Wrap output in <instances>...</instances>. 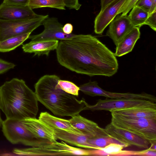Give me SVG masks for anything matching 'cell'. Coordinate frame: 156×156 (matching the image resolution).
I'll return each mask as SVG.
<instances>
[{
    "instance_id": "836d02e7",
    "label": "cell",
    "mask_w": 156,
    "mask_h": 156,
    "mask_svg": "<svg viewBox=\"0 0 156 156\" xmlns=\"http://www.w3.org/2000/svg\"><path fill=\"white\" fill-rule=\"evenodd\" d=\"M90 156H107L103 150L99 149H89Z\"/></svg>"
},
{
    "instance_id": "8d00e7d4",
    "label": "cell",
    "mask_w": 156,
    "mask_h": 156,
    "mask_svg": "<svg viewBox=\"0 0 156 156\" xmlns=\"http://www.w3.org/2000/svg\"><path fill=\"white\" fill-rule=\"evenodd\" d=\"M113 0H100L101 9H103L105 6Z\"/></svg>"
},
{
    "instance_id": "484cf974",
    "label": "cell",
    "mask_w": 156,
    "mask_h": 156,
    "mask_svg": "<svg viewBox=\"0 0 156 156\" xmlns=\"http://www.w3.org/2000/svg\"><path fill=\"white\" fill-rule=\"evenodd\" d=\"M57 85L60 88L66 93L75 96H78L79 87L73 82L60 79L58 80Z\"/></svg>"
},
{
    "instance_id": "9c48e42d",
    "label": "cell",
    "mask_w": 156,
    "mask_h": 156,
    "mask_svg": "<svg viewBox=\"0 0 156 156\" xmlns=\"http://www.w3.org/2000/svg\"><path fill=\"white\" fill-rule=\"evenodd\" d=\"M80 90L85 94L92 97L102 96L111 99L122 98L144 99L156 102V98L154 95L145 93L140 94L111 92L104 90L98 85L96 81H90L80 85Z\"/></svg>"
},
{
    "instance_id": "ffe728a7",
    "label": "cell",
    "mask_w": 156,
    "mask_h": 156,
    "mask_svg": "<svg viewBox=\"0 0 156 156\" xmlns=\"http://www.w3.org/2000/svg\"><path fill=\"white\" fill-rule=\"evenodd\" d=\"M140 28L134 27L119 41L116 45L115 54L120 57L131 52L137 40L140 38Z\"/></svg>"
},
{
    "instance_id": "5bb4252c",
    "label": "cell",
    "mask_w": 156,
    "mask_h": 156,
    "mask_svg": "<svg viewBox=\"0 0 156 156\" xmlns=\"http://www.w3.org/2000/svg\"><path fill=\"white\" fill-rule=\"evenodd\" d=\"M106 33L116 46L120 40L134 27L127 15H118L109 24Z\"/></svg>"
},
{
    "instance_id": "7c38bea8",
    "label": "cell",
    "mask_w": 156,
    "mask_h": 156,
    "mask_svg": "<svg viewBox=\"0 0 156 156\" xmlns=\"http://www.w3.org/2000/svg\"><path fill=\"white\" fill-rule=\"evenodd\" d=\"M105 129L111 137L127 147L133 145L147 149L150 146V143L148 140L126 130L115 127L111 123Z\"/></svg>"
},
{
    "instance_id": "5b68a950",
    "label": "cell",
    "mask_w": 156,
    "mask_h": 156,
    "mask_svg": "<svg viewBox=\"0 0 156 156\" xmlns=\"http://www.w3.org/2000/svg\"><path fill=\"white\" fill-rule=\"evenodd\" d=\"M111 123L149 141H156V119L132 118L111 113Z\"/></svg>"
},
{
    "instance_id": "8992f818",
    "label": "cell",
    "mask_w": 156,
    "mask_h": 156,
    "mask_svg": "<svg viewBox=\"0 0 156 156\" xmlns=\"http://www.w3.org/2000/svg\"><path fill=\"white\" fill-rule=\"evenodd\" d=\"M48 15H41L28 19L9 20L0 19V41L9 38L30 33L42 25Z\"/></svg>"
},
{
    "instance_id": "74e56055",
    "label": "cell",
    "mask_w": 156,
    "mask_h": 156,
    "mask_svg": "<svg viewBox=\"0 0 156 156\" xmlns=\"http://www.w3.org/2000/svg\"><path fill=\"white\" fill-rule=\"evenodd\" d=\"M150 143V147L148 148V149L151 150L156 151V141L151 142Z\"/></svg>"
},
{
    "instance_id": "f35d334b",
    "label": "cell",
    "mask_w": 156,
    "mask_h": 156,
    "mask_svg": "<svg viewBox=\"0 0 156 156\" xmlns=\"http://www.w3.org/2000/svg\"><path fill=\"white\" fill-rule=\"evenodd\" d=\"M3 121L1 118L0 114V127L2 126V124Z\"/></svg>"
},
{
    "instance_id": "e0dca14e",
    "label": "cell",
    "mask_w": 156,
    "mask_h": 156,
    "mask_svg": "<svg viewBox=\"0 0 156 156\" xmlns=\"http://www.w3.org/2000/svg\"><path fill=\"white\" fill-rule=\"evenodd\" d=\"M26 127L37 138L48 140L52 142L57 140L52 129L40 120L35 118H27L22 120Z\"/></svg>"
},
{
    "instance_id": "44dd1931",
    "label": "cell",
    "mask_w": 156,
    "mask_h": 156,
    "mask_svg": "<svg viewBox=\"0 0 156 156\" xmlns=\"http://www.w3.org/2000/svg\"><path fill=\"white\" fill-rule=\"evenodd\" d=\"M38 119L51 128L64 130L77 134H85L74 127L69 120L56 117L47 112H41Z\"/></svg>"
},
{
    "instance_id": "9a60e30c",
    "label": "cell",
    "mask_w": 156,
    "mask_h": 156,
    "mask_svg": "<svg viewBox=\"0 0 156 156\" xmlns=\"http://www.w3.org/2000/svg\"><path fill=\"white\" fill-rule=\"evenodd\" d=\"M69 121L74 127L85 135L92 137H100L110 136L105 129L99 127L98 124L79 115L72 117Z\"/></svg>"
},
{
    "instance_id": "52a82bcc",
    "label": "cell",
    "mask_w": 156,
    "mask_h": 156,
    "mask_svg": "<svg viewBox=\"0 0 156 156\" xmlns=\"http://www.w3.org/2000/svg\"><path fill=\"white\" fill-rule=\"evenodd\" d=\"M156 107V102L151 101L137 98H124L99 99L93 105L86 103L85 110L110 111L135 107Z\"/></svg>"
},
{
    "instance_id": "f1b7e54d",
    "label": "cell",
    "mask_w": 156,
    "mask_h": 156,
    "mask_svg": "<svg viewBox=\"0 0 156 156\" xmlns=\"http://www.w3.org/2000/svg\"><path fill=\"white\" fill-rule=\"evenodd\" d=\"M144 25L149 26L153 30L156 31V9L149 15Z\"/></svg>"
},
{
    "instance_id": "cb8c5ba5",
    "label": "cell",
    "mask_w": 156,
    "mask_h": 156,
    "mask_svg": "<svg viewBox=\"0 0 156 156\" xmlns=\"http://www.w3.org/2000/svg\"><path fill=\"white\" fill-rule=\"evenodd\" d=\"M131 9L128 17L134 27L140 28L144 25L149 16L148 13L135 5Z\"/></svg>"
},
{
    "instance_id": "4dcf8cb0",
    "label": "cell",
    "mask_w": 156,
    "mask_h": 156,
    "mask_svg": "<svg viewBox=\"0 0 156 156\" xmlns=\"http://www.w3.org/2000/svg\"><path fill=\"white\" fill-rule=\"evenodd\" d=\"M153 0H138L135 5L147 12L149 14Z\"/></svg>"
},
{
    "instance_id": "8fae6325",
    "label": "cell",
    "mask_w": 156,
    "mask_h": 156,
    "mask_svg": "<svg viewBox=\"0 0 156 156\" xmlns=\"http://www.w3.org/2000/svg\"><path fill=\"white\" fill-rule=\"evenodd\" d=\"M127 0H113L101 10L94 21V31L101 34L106 27L118 14L120 9Z\"/></svg>"
},
{
    "instance_id": "e575fe53",
    "label": "cell",
    "mask_w": 156,
    "mask_h": 156,
    "mask_svg": "<svg viewBox=\"0 0 156 156\" xmlns=\"http://www.w3.org/2000/svg\"><path fill=\"white\" fill-rule=\"evenodd\" d=\"M139 156H156V151L151 150L148 148L145 150L140 151Z\"/></svg>"
},
{
    "instance_id": "3957f363",
    "label": "cell",
    "mask_w": 156,
    "mask_h": 156,
    "mask_svg": "<svg viewBox=\"0 0 156 156\" xmlns=\"http://www.w3.org/2000/svg\"><path fill=\"white\" fill-rule=\"evenodd\" d=\"M60 78L55 75H46L35 83V93L38 101L55 115L71 117L84 110L86 102L83 98L66 93L57 85Z\"/></svg>"
},
{
    "instance_id": "2e32d148",
    "label": "cell",
    "mask_w": 156,
    "mask_h": 156,
    "mask_svg": "<svg viewBox=\"0 0 156 156\" xmlns=\"http://www.w3.org/2000/svg\"><path fill=\"white\" fill-rule=\"evenodd\" d=\"M55 137L72 145L89 149H99V147L94 146L87 142L88 139L92 137L85 134H79L64 130L51 128Z\"/></svg>"
},
{
    "instance_id": "d4e9b609",
    "label": "cell",
    "mask_w": 156,
    "mask_h": 156,
    "mask_svg": "<svg viewBox=\"0 0 156 156\" xmlns=\"http://www.w3.org/2000/svg\"><path fill=\"white\" fill-rule=\"evenodd\" d=\"M88 142L96 147H104L111 143H116L123 146L124 147H127L124 144L110 136L100 137H91L88 139Z\"/></svg>"
},
{
    "instance_id": "d6986e66",
    "label": "cell",
    "mask_w": 156,
    "mask_h": 156,
    "mask_svg": "<svg viewBox=\"0 0 156 156\" xmlns=\"http://www.w3.org/2000/svg\"><path fill=\"white\" fill-rule=\"evenodd\" d=\"M110 112L111 113L130 118L156 119V107H135Z\"/></svg>"
},
{
    "instance_id": "83f0119b",
    "label": "cell",
    "mask_w": 156,
    "mask_h": 156,
    "mask_svg": "<svg viewBox=\"0 0 156 156\" xmlns=\"http://www.w3.org/2000/svg\"><path fill=\"white\" fill-rule=\"evenodd\" d=\"M138 0H127L122 6L118 12V14L122 13V15L127 14L129 11L135 5Z\"/></svg>"
},
{
    "instance_id": "7402d4cb",
    "label": "cell",
    "mask_w": 156,
    "mask_h": 156,
    "mask_svg": "<svg viewBox=\"0 0 156 156\" xmlns=\"http://www.w3.org/2000/svg\"><path fill=\"white\" fill-rule=\"evenodd\" d=\"M31 33L12 37L0 41V52H7L15 49L28 39Z\"/></svg>"
},
{
    "instance_id": "ba28073f",
    "label": "cell",
    "mask_w": 156,
    "mask_h": 156,
    "mask_svg": "<svg viewBox=\"0 0 156 156\" xmlns=\"http://www.w3.org/2000/svg\"><path fill=\"white\" fill-rule=\"evenodd\" d=\"M73 147L70 146L62 140L61 142L56 141L41 146L27 148H15L12 152L20 155H73Z\"/></svg>"
},
{
    "instance_id": "603a6c76",
    "label": "cell",
    "mask_w": 156,
    "mask_h": 156,
    "mask_svg": "<svg viewBox=\"0 0 156 156\" xmlns=\"http://www.w3.org/2000/svg\"><path fill=\"white\" fill-rule=\"evenodd\" d=\"M27 5L33 9L44 7L66 9L63 0H29Z\"/></svg>"
},
{
    "instance_id": "4fadbf2b",
    "label": "cell",
    "mask_w": 156,
    "mask_h": 156,
    "mask_svg": "<svg viewBox=\"0 0 156 156\" xmlns=\"http://www.w3.org/2000/svg\"><path fill=\"white\" fill-rule=\"evenodd\" d=\"M28 5L2 2L0 5V19L9 20L28 19L39 16Z\"/></svg>"
},
{
    "instance_id": "4316f807",
    "label": "cell",
    "mask_w": 156,
    "mask_h": 156,
    "mask_svg": "<svg viewBox=\"0 0 156 156\" xmlns=\"http://www.w3.org/2000/svg\"><path fill=\"white\" fill-rule=\"evenodd\" d=\"M124 147L120 144L111 143L104 147H100L99 149L103 150L106 153L107 156H119Z\"/></svg>"
},
{
    "instance_id": "7a4b0ae2",
    "label": "cell",
    "mask_w": 156,
    "mask_h": 156,
    "mask_svg": "<svg viewBox=\"0 0 156 156\" xmlns=\"http://www.w3.org/2000/svg\"><path fill=\"white\" fill-rule=\"evenodd\" d=\"M0 109L6 119L35 118L38 110V100L23 80L14 78L0 87Z\"/></svg>"
},
{
    "instance_id": "f546056e",
    "label": "cell",
    "mask_w": 156,
    "mask_h": 156,
    "mask_svg": "<svg viewBox=\"0 0 156 156\" xmlns=\"http://www.w3.org/2000/svg\"><path fill=\"white\" fill-rule=\"evenodd\" d=\"M15 65L0 58V74L4 73L9 70L13 69Z\"/></svg>"
},
{
    "instance_id": "30bf717a",
    "label": "cell",
    "mask_w": 156,
    "mask_h": 156,
    "mask_svg": "<svg viewBox=\"0 0 156 156\" xmlns=\"http://www.w3.org/2000/svg\"><path fill=\"white\" fill-rule=\"evenodd\" d=\"M42 25L44 28L43 31L39 34L30 35L28 39L32 41L48 39L61 40L71 39L76 35L72 33H65L62 30L63 26L55 17L48 16L44 20Z\"/></svg>"
},
{
    "instance_id": "ac0fdd59",
    "label": "cell",
    "mask_w": 156,
    "mask_h": 156,
    "mask_svg": "<svg viewBox=\"0 0 156 156\" xmlns=\"http://www.w3.org/2000/svg\"><path fill=\"white\" fill-rule=\"evenodd\" d=\"M58 44V40H56L31 41L23 44L22 48L25 52L33 53L34 56L45 55L48 56L51 51L56 49Z\"/></svg>"
},
{
    "instance_id": "6da1fadb",
    "label": "cell",
    "mask_w": 156,
    "mask_h": 156,
    "mask_svg": "<svg viewBox=\"0 0 156 156\" xmlns=\"http://www.w3.org/2000/svg\"><path fill=\"white\" fill-rule=\"evenodd\" d=\"M56 50L59 63L78 74L110 77L118 69L115 53L90 34L76 35L61 40Z\"/></svg>"
},
{
    "instance_id": "d590c367",
    "label": "cell",
    "mask_w": 156,
    "mask_h": 156,
    "mask_svg": "<svg viewBox=\"0 0 156 156\" xmlns=\"http://www.w3.org/2000/svg\"><path fill=\"white\" fill-rule=\"evenodd\" d=\"M73 30V26L70 23H67L63 26L62 30L65 34H70L72 33Z\"/></svg>"
},
{
    "instance_id": "277c9868",
    "label": "cell",
    "mask_w": 156,
    "mask_h": 156,
    "mask_svg": "<svg viewBox=\"0 0 156 156\" xmlns=\"http://www.w3.org/2000/svg\"><path fill=\"white\" fill-rule=\"evenodd\" d=\"M2 126L4 135L13 144L20 143L37 147L53 143L48 140L37 138L26 127L22 120L6 119L3 121Z\"/></svg>"
},
{
    "instance_id": "1f68e13d",
    "label": "cell",
    "mask_w": 156,
    "mask_h": 156,
    "mask_svg": "<svg viewBox=\"0 0 156 156\" xmlns=\"http://www.w3.org/2000/svg\"><path fill=\"white\" fill-rule=\"evenodd\" d=\"M66 7L70 9H74L78 10L80 9L81 4L78 0H63Z\"/></svg>"
},
{
    "instance_id": "d6a6232c",
    "label": "cell",
    "mask_w": 156,
    "mask_h": 156,
    "mask_svg": "<svg viewBox=\"0 0 156 156\" xmlns=\"http://www.w3.org/2000/svg\"><path fill=\"white\" fill-rule=\"evenodd\" d=\"M29 0H3L5 3L22 5H28Z\"/></svg>"
}]
</instances>
